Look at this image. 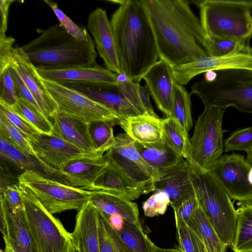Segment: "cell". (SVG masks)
I'll use <instances>...</instances> for the list:
<instances>
[{
    "label": "cell",
    "mask_w": 252,
    "mask_h": 252,
    "mask_svg": "<svg viewBox=\"0 0 252 252\" xmlns=\"http://www.w3.org/2000/svg\"><path fill=\"white\" fill-rule=\"evenodd\" d=\"M116 125L117 123L112 121H98L90 125V132L94 148L102 155L115 145L113 127Z\"/></svg>",
    "instance_id": "36"
},
{
    "label": "cell",
    "mask_w": 252,
    "mask_h": 252,
    "mask_svg": "<svg viewBox=\"0 0 252 252\" xmlns=\"http://www.w3.org/2000/svg\"><path fill=\"white\" fill-rule=\"evenodd\" d=\"M191 94L197 95L204 106L225 109L233 107L252 114V70L227 69L214 71L211 79L197 81Z\"/></svg>",
    "instance_id": "4"
},
{
    "label": "cell",
    "mask_w": 252,
    "mask_h": 252,
    "mask_svg": "<svg viewBox=\"0 0 252 252\" xmlns=\"http://www.w3.org/2000/svg\"><path fill=\"white\" fill-rule=\"evenodd\" d=\"M52 135L58 137L87 153L97 154L90 132V125L59 111L51 118Z\"/></svg>",
    "instance_id": "23"
},
{
    "label": "cell",
    "mask_w": 252,
    "mask_h": 252,
    "mask_svg": "<svg viewBox=\"0 0 252 252\" xmlns=\"http://www.w3.org/2000/svg\"><path fill=\"white\" fill-rule=\"evenodd\" d=\"M206 252H207V250H206Z\"/></svg>",
    "instance_id": "58"
},
{
    "label": "cell",
    "mask_w": 252,
    "mask_h": 252,
    "mask_svg": "<svg viewBox=\"0 0 252 252\" xmlns=\"http://www.w3.org/2000/svg\"><path fill=\"white\" fill-rule=\"evenodd\" d=\"M158 174L155 191L167 194L173 210L195 195L187 160L182 158L175 165L158 171Z\"/></svg>",
    "instance_id": "16"
},
{
    "label": "cell",
    "mask_w": 252,
    "mask_h": 252,
    "mask_svg": "<svg viewBox=\"0 0 252 252\" xmlns=\"http://www.w3.org/2000/svg\"><path fill=\"white\" fill-rule=\"evenodd\" d=\"M71 233L78 252H100L98 209L90 201L77 212Z\"/></svg>",
    "instance_id": "22"
},
{
    "label": "cell",
    "mask_w": 252,
    "mask_h": 252,
    "mask_svg": "<svg viewBox=\"0 0 252 252\" xmlns=\"http://www.w3.org/2000/svg\"><path fill=\"white\" fill-rule=\"evenodd\" d=\"M187 161L199 204L220 238L231 248L237 224L236 209L231 199L209 171Z\"/></svg>",
    "instance_id": "5"
},
{
    "label": "cell",
    "mask_w": 252,
    "mask_h": 252,
    "mask_svg": "<svg viewBox=\"0 0 252 252\" xmlns=\"http://www.w3.org/2000/svg\"><path fill=\"white\" fill-rule=\"evenodd\" d=\"M41 77L53 81H87L115 84L117 74L97 64L89 67L36 69Z\"/></svg>",
    "instance_id": "24"
},
{
    "label": "cell",
    "mask_w": 252,
    "mask_h": 252,
    "mask_svg": "<svg viewBox=\"0 0 252 252\" xmlns=\"http://www.w3.org/2000/svg\"><path fill=\"white\" fill-rule=\"evenodd\" d=\"M191 95L183 85L175 82L170 117L177 121L188 134L193 125Z\"/></svg>",
    "instance_id": "34"
},
{
    "label": "cell",
    "mask_w": 252,
    "mask_h": 252,
    "mask_svg": "<svg viewBox=\"0 0 252 252\" xmlns=\"http://www.w3.org/2000/svg\"><path fill=\"white\" fill-rule=\"evenodd\" d=\"M142 79L157 108L167 117H170L176 82L172 67L165 60L159 59L145 73Z\"/></svg>",
    "instance_id": "19"
},
{
    "label": "cell",
    "mask_w": 252,
    "mask_h": 252,
    "mask_svg": "<svg viewBox=\"0 0 252 252\" xmlns=\"http://www.w3.org/2000/svg\"><path fill=\"white\" fill-rule=\"evenodd\" d=\"M155 38L159 59L172 67L206 55V37L187 0H140Z\"/></svg>",
    "instance_id": "1"
},
{
    "label": "cell",
    "mask_w": 252,
    "mask_h": 252,
    "mask_svg": "<svg viewBox=\"0 0 252 252\" xmlns=\"http://www.w3.org/2000/svg\"><path fill=\"white\" fill-rule=\"evenodd\" d=\"M162 120L149 114L122 119L119 125L135 141L151 144L162 139Z\"/></svg>",
    "instance_id": "27"
},
{
    "label": "cell",
    "mask_w": 252,
    "mask_h": 252,
    "mask_svg": "<svg viewBox=\"0 0 252 252\" xmlns=\"http://www.w3.org/2000/svg\"><path fill=\"white\" fill-rule=\"evenodd\" d=\"M109 163L106 155L71 161L59 171L66 183L88 190L94 186Z\"/></svg>",
    "instance_id": "21"
},
{
    "label": "cell",
    "mask_w": 252,
    "mask_h": 252,
    "mask_svg": "<svg viewBox=\"0 0 252 252\" xmlns=\"http://www.w3.org/2000/svg\"><path fill=\"white\" fill-rule=\"evenodd\" d=\"M0 132L2 133L13 146L23 153L41 161L26 137L1 113H0Z\"/></svg>",
    "instance_id": "40"
},
{
    "label": "cell",
    "mask_w": 252,
    "mask_h": 252,
    "mask_svg": "<svg viewBox=\"0 0 252 252\" xmlns=\"http://www.w3.org/2000/svg\"><path fill=\"white\" fill-rule=\"evenodd\" d=\"M19 184L27 188L51 214L79 211L90 199L91 191L26 170L18 176Z\"/></svg>",
    "instance_id": "8"
},
{
    "label": "cell",
    "mask_w": 252,
    "mask_h": 252,
    "mask_svg": "<svg viewBox=\"0 0 252 252\" xmlns=\"http://www.w3.org/2000/svg\"><path fill=\"white\" fill-rule=\"evenodd\" d=\"M0 113L30 141L39 132L19 114L6 105L0 103Z\"/></svg>",
    "instance_id": "44"
},
{
    "label": "cell",
    "mask_w": 252,
    "mask_h": 252,
    "mask_svg": "<svg viewBox=\"0 0 252 252\" xmlns=\"http://www.w3.org/2000/svg\"><path fill=\"white\" fill-rule=\"evenodd\" d=\"M204 107L189 139L187 160L202 170L209 171L224 151L222 122L225 109L214 106Z\"/></svg>",
    "instance_id": "9"
},
{
    "label": "cell",
    "mask_w": 252,
    "mask_h": 252,
    "mask_svg": "<svg viewBox=\"0 0 252 252\" xmlns=\"http://www.w3.org/2000/svg\"><path fill=\"white\" fill-rule=\"evenodd\" d=\"M252 147V126L233 131L224 142V151H244Z\"/></svg>",
    "instance_id": "42"
},
{
    "label": "cell",
    "mask_w": 252,
    "mask_h": 252,
    "mask_svg": "<svg viewBox=\"0 0 252 252\" xmlns=\"http://www.w3.org/2000/svg\"><path fill=\"white\" fill-rule=\"evenodd\" d=\"M0 231L16 252H34L23 209H16L0 198Z\"/></svg>",
    "instance_id": "20"
},
{
    "label": "cell",
    "mask_w": 252,
    "mask_h": 252,
    "mask_svg": "<svg viewBox=\"0 0 252 252\" xmlns=\"http://www.w3.org/2000/svg\"><path fill=\"white\" fill-rule=\"evenodd\" d=\"M227 69L252 70V55L240 53L218 57L206 55L172 67L175 81L183 86L187 85L193 78L201 73Z\"/></svg>",
    "instance_id": "13"
},
{
    "label": "cell",
    "mask_w": 252,
    "mask_h": 252,
    "mask_svg": "<svg viewBox=\"0 0 252 252\" xmlns=\"http://www.w3.org/2000/svg\"><path fill=\"white\" fill-rule=\"evenodd\" d=\"M178 248L182 252H206L205 246L195 228L182 219L175 220Z\"/></svg>",
    "instance_id": "37"
},
{
    "label": "cell",
    "mask_w": 252,
    "mask_h": 252,
    "mask_svg": "<svg viewBox=\"0 0 252 252\" xmlns=\"http://www.w3.org/2000/svg\"><path fill=\"white\" fill-rule=\"evenodd\" d=\"M87 26L106 68L116 74L123 73L112 28L105 10L98 7L93 11L89 15Z\"/></svg>",
    "instance_id": "17"
},
{
    "label": "cell",
    "mask_w": 252,
    "mask_h": 252,
    "mask_svg": "<svg viewBox=\"0 0 252 252\" xmlns=\"http://www.w3.org/2000/svg\"><path fill=\"white\" fill-rule=\"evenodd\" d=\"M9 108L41 133L50 135L52 134L53 126L51 121L37 112L20 95L17 102Z\"/></svg>",
    "instance_id": "38"
},
{
    "label": "cell",
    "mask_w": 252,
    "mask_h": 252,
    "mask_svg": "<svg viewBox=\"0 0 252 252\" xmlns=\"http://www.w3.org/2000/svg\"><path fill=\"white\" fill-rule=\"evenodd\" d=\"M10 69L19 95L22 97L39 114L49 119L44 111L37 101L33 94L25 84L19 74L13 68L10 67Z\"/></svg>",
    "instance_id": "46"
},
{
    "label": "cell",
    "mask_w": 252,
    "mask_h": 252,
    "mask_svg": "<svg viewBox=\"0 0 252 252\" xmlns=\"http://www.w3.org/2000/svg\"><path fill=\"white\" fill-rule=\"evenodd\" d=\"M110 21L122 72L140 84L159 59L152 27L140 0H122Z\"/></svg>",
    "instance_id": "2"
},
{
    "label": "cell",
    "mask_w": 252,
    "mask_h": 252,
    "mask_svg": "<svg viewBox=\"0 0 252 252\" xmlns=\"http://www.w3.org/2000/svg\"><path fill=\"white\" fill-rule=\"evenodd\" d=\"M5 243L4 252H16L9 242L6 239H3Z\"/></svg>",
    "instance_id": "56"
},
{
    "label": "cell",
    "mask_w": 252,
    "mask_h": 252,
    "mask_svg": "<svg viewBox=\"0 0 252 252\" xmlns=\"http://www.w3.org/2000/svg\"><path fill=\"white\" fill-rule=\"evenodd\" d=\"M15 41V39L11 36L0 34V72L11 65Z\"/></svg>",
    "instance_id": "47"
},
{
    "label": "cell",
    "mask_w": 252,
    "mask_h": 252,
    "mask_svg": "<svg viewBox=\"0 0 252 252\" xmlns=\"http://www.w3.org/2000/svg\"><path fill=\"white\" fill-rule=\"evenodd\" d=\"M12 145L11 142L1 133L0 132V161L6 162L7 153Z\"/></svg>",
    "instance_id": "52"
},
{
    "label": "cell",
    "mask_w": 252,
    "mask_h": 252,
    "mask_svg": "<svg viewBox=\"0 0 252 252\" xmlns=\"http://www.w3.org/2000/svg\"><path fill=\"white\" fill-rule=\"evenodd\" d=\"M29 141L38 158L58 170L72 160L102 156L87 153L52 135L39 133Z\"/></svg>",
    "instance_id": "14"
},
{
    "label": "cell",
    "mask_w": 252,
    "mask_h": 252,
    "mask_svg": "<svg viewBox=\"0 0 252 252\" xmlns=\"http://www.w3.org/2000/svg\"><path fill=\"white\" fill-rule=\"evenodd\" d=\"M97 209L100 252H129L107 215Z\"/></svg>",
    "instance_id": "35"
},
{
    "label": "cell",
    "mask_w": 252,
    "mask_h": 252,
    "mask_svg": "<svg viewBox=\"0 0 252 252\" xmlns=\"http://www.w3.org/2000/svg\"><path fill=\"white\" fill-rule=\"evenodd\" d=\"M10 67L19 74L50 120L58 110L57 105L49 94L36 68L21 47L14 48Z\"/></svg>",
    "instance_id": "18"
},
{
    "label": "cell",
    "mask_w": 252,
    "mask_h": 252,
    "mask_svg": "<svg viewBox=\"0 0 252 252\" xmlns=\"http://www.w3.org/2000/svg\"><path fill=\"white\" fill-rule=\"evenodd\" d=\"M90 201L107 216L118 215L124 220L141 225L137 204L103 190L91 191Z\"/></svg>",
    "instance_id": "25"
},
{
    "label": "cell",
    "mask_w": 252,
    "mask_h": 252,
    "mask_svg": "<svg viewBox=\"0 0 252 252\" xmlns=\"http://www.w3.org/2000/svg\"><path fill=\"white\" fill-rule=\"evenodd\" d=\"M103 190L132 201L149 193L123 175L109 162L95 185L88 190Z\"/></svg>",
    "instance_id": "26"
},
{
    "label": "cell",
    "mask_w": 252,
    "mask_h": 252,
    "mask_svg": "<svg viewBox=\"0 0 252 252\" xmlns=\"http://www.w3.org/2000/svg\"><path fill=\"white\" fill-rule=\"evenodd\" d=\"M52 9L60 22V24L64 28L67 32L74 38L81 41L88 40L90 35L85 29H83L74 23L58 6L56 2L52 0H44Z\"/></svg>",
    "instance_id": "41"
},
{
    "label": "cell",
    "mask_w": 252,
    "mask_h": 252,
    "mask_svg": "<svg viewBox=\"0 0 252 252\" xmlns=\"http://www.w3.org/2000/svg\"><path fill=\"white\" fill-rule=\"evenodd\" d=\"M251 167L243 155L234 153L222 156L209 171L231 200L252 204V185L248 180Z\"/></svg>",
    "instance_id": "12"
},
{
    "label": "cell",
    "mask_w": 252,
    "mask_h": 252,
    "mask_svg": "<svg viewBox=\"0 0 252 252\" xmlns=\"http://www.w3.org/2000/svg\"><path fill=\"white\" fill-rule=\"evenodd\" d=\"M207 36L250 40L252 35V0L194 1Z\"/></svg>",
    "instance_id": "6"
},
{
    "label": "cell",
    "mask_w": 252,
    "mask_h": 252,
    "mask_svg": "<svg viewBox=\"0 0 252 252\" xmlns=\"http://www.w3.org/2000/svg\"><path fill=\"white\" fill-rule=\"evenodd\" d=\"M42 79L59 111L88 124L106 121L119 125L121 119L111 109L56 81Z\"/></svg>",
    "instance_id": "10"
},
{
    "label": "cell",
    "mask_w": 252,
    "mask_h": 252,
    "mask_svg": "<svg viewBox=\"0 0 252 252\" xmlns=\"http://www.w3.org/2000/svg\"><path fill=\"white\" fill-rule=\"evenodd\" d=\"M198 205V201L196 195L185 200L176 210H174L175 220L182 219L188 222Z\"/></svg>",
    "instance_id": "49"
},
{
    "label": "cell",
    "mask_w": 252,
    "mask_h": 252,
    "mask_svg": "<svg viewBox=\"0 0 252 252\" xmlns=\"http://www.w3.org/2000/svg\"><path fill=\"white\" fill-rule=\"evenodd\" d=\"M139 94L142 104L147 112L149 115L158 117L155 112L153 107L150 99V93L147 86H141L140 85L139 88Z\"/></svg>",
    "instance_id": "51"
},
{
    "label": "cell",
    "mask_w": 252,
    "mask_h": 252,
    "mask_svg": "<svg viewBox=\"0 0 252 252\" xmlns=\"http://www.w3.org/2000/svg\"><path fill=\"white\" fill-rule=\"evenodd\" d=\"M38 32V36L21 47L36 69L89 67L96 64L97 53L91 36L87 41L78 40L60 24Z\"/></svg>",
    "instance_id": "3"
},
{
    "label": "cell",
    "mask_w": 252,
    "mask_h": 252,
    "mask_svg": "<svg viewBox=\"0 0 252 252\" xmlns=\"http://www.w3.org/2000/svg\"><path fill=\"white\" fill-rule=\"evenodd\" d=\"M202 46L208 56L225 57L240 53L252 55L249 40L236 38H217L206 36Z\"/></svg>",
    "instance_id": "30"
},
{
    "label": "cell",
    "mask_w": 252,
    "mask_h": 252,
    "mask_svg": "<svg viewBox=\"0 0 252 252\" xmlns=\"http://www.w3.org/2000/svg\"><path fill=\"white\" fill-rule=\"evenodd\" d=\"M247 154L246 160L252 166V147L245 152Z\"/></svg>",
    "instance_id": "55"
},
{
    "label": "cell",
    "mask_w": 252,
    "mask_h": 252,
    "mask_svg": "<svg viewBox=\"0 0 252 252\" xmlns=\"http://www.w3.org/2000/svg\"><path fill=\"white\" fill-rule=\"evenodd\" d=\"M34 252H78L72 233L25 187L19 185Z\"/></svg>",
    "instance_id": "7"
},
{
    "label": "cell",
    "mask_w": 252,
    "mask_h": 252,
    "mask_svg": "<svg viewBox=\"0 0 252 252\" xmlns=\"http://www.w3.org/2000/svg\"><path fill=\"white\" fill-rule=\"evenodd\" d=\"M107 216L110 223L117 231H119L122 228L124 223L123 218L118 215H107Z\"/></svg>",
    "instance_id": "53"
},
{
    "label": "cell",
    "mask_w": 252,
    "mask_h": 252,
    "mask_svg": "<svg viewBox=\"0 0 252 252\" xmlns=\"http://www.w3.org/2000/svg\"><path fill=\"white\" fill-rule=\"evenodd\" d=\"M134 144L137 152L144 160L158 172L175 165L183 158L162 139L151 144L136 141L134 142Z\"/></svg>",
    "instance_id": "28"
},
{
    "label": "cell",
    "mask_w": 252,
    "mask_h": 252,
    "mask_svg": "<svg viewBox=\"0 0 252 252\" xmlns=\"http://www.w3.org/2000/svg\"><path fill=\"white\" fill-rule=\"evenodd\" d=\"M134 142L126 133L119 134L115 136L114 146L105 154L111 164L149 193L155 191L158 172L144 160L137 152Z\"/></svg>",
    "instance_id": "11"
},
{
    "label": "cell",
    "mask_w": 252,
    "mask_h": 252,
    "mask_svg": "<svg viewBox=\"0 0 252 252\" xmlns=\"http://www.w3.org/2000/svg\"><path fill=\"white\" fill-rule=\"evenodd\" d=\"M0 198L16 209H24L19 183L6 186L0 189Z\"/></svg>",
    "instance_id": "48"
},
{
    "label": "cell",
    "mask_w": 252,
    "mask_h": 252,
    "mask_svg": "<svg viewBox=\"0 0 252 252\" xmlns=\"http://www.w3.org/2000/svg\"><path fill=\"white\" fill-rule=\"evenodd\" d=\"M248 180L250 183L252 185V166H251L248 173Z\"/></svg>",
    "instance_id": "57"
},
{
    "label": "cell",
    "mask_w": 252,
    "mask_h": 252,
    "mask_svg": "<svg viewBox=\"0 0 252 252\" xmlns=\"http://www.w3.org/2000/svg\"><path fill=\"white\" fill-rule=\"evenodd\" d=\"M156 252H182L178 248L171 249H163L157 247Z\"/></svg>",
    "instance_id": "54"
},
{
    "label": "cell",
    "mask_w": 252,
    "mask_h": 252,
    "mask_svg": "<svg viewBox=\"0 0 252 252\" xmlns=\"http://www.w3.org/2000/svg\"><path fill=\"white\" fill-rule=\"evenodd\" d=\"M118 232L129 252H156L157 246L144 233L141 225L124 220Z\"/></svg>",
    "instance_id": "33"
},
{
    "label": "cell",
    "mask_w": 252,
    "mask_h": 252,
    "mask_svg": "<svg viewBox=\"0 0 252 252\" xmlns=\"http://www.w3.org/2000/svg\"><path fill=\"white\" fill-rule=\"evenodd\" d=\"M18 97L10 67L7 68L0 72V103L11 107L17 102Z\"/></svg>",
    "instance_id": "43"
},
{
    "label": "cell",
    "mask_w": 252,
    "mask_h": 252,
    "mask_svg": "<svg viewBox=\"0 0 252 252\" xmlns=\"http://www.w3.org/2000/svg\"><path fill=\"white\" fill-rule=\"evenodd\" d=\"M188 222L196 230L208 252H227V245L220 238L199 203Z\"/></svg>",
    "instance_id": "29"
},
{
    "label": "cell",
    "mask_w": 252,
    "mask_h": 252,
    "mask_svg": "<svg viewBox=\"0 0 252 252\" xmlns=\"http://www.w3.org/2000/svg\"><path fill=\"white\" fill-rule=\"evenodd\" d=\"M140 84L135 83L125 73L117 74L115 85L121 94L129 101L140 115L147 113L141 100Z\"/></svg>",
    "instance_id": "39"
},
{
    "label": "cell",
    "mask_w": 252,
    "mask_h": 252,
    "mask_svg": "<svg viewBox=\"0 0 252 252\" xmlns=\"http://www.w3.org/2000/svg\"><path fill=\"white\" fill-rule=\"evenodd\" d=\"M169 205L170 200L167 194L162 191H157L143 203L142 207L145 216L154 217L163 215Z\"/></svg>",
    "instance_id": "45"
},
{
    "label": "cell",
    "mask_w": 252,
    "mask_h": 252,
    "mask_svg": "<svg viewBox=\"0 0 252 252\" xmlns=\"http://www.w3.org/2000/svg\"><path fill=\"white\" fill-rule=\"evenodd\" d=\"M57 82L111 109L121 120L140 115L121 94L115 84L87 81Z\"/></svg>",
    "instance_id": "15"
},
{
    "label": "cell",
    "mask_w": 252,
    "mask_h": 252,
    "mask_svg": "<svg viewBox=\"0 0 252 252\" xmlns=\"http://www.w3.org/2000/svg\"><path fill=\"white\" fill-rule=\"evenodd\" d=\"M162 140L179 156L189 158V134L180 124L171 117L162 120Z\"/></svg>",
    "instance_id": "32"
},
{
    "label": "cell",
    "mask_w": 252,
    "mask_h": 252,
    "mask_svg": "<svg viewBox=\"0 0 252 252\" xmlns=\"http://www.w3.org/2000/svg\"><path fill=\"white\" fill-rule=\"evenodd\" d=\"M13 0H1L0 1V10L1 20L0 25V34H5L7 29L9 8Z\"/></svg>",
    "instance_id": "50"
},
{
    "label": "cell",
    "mask_w": 252,
    "mask_h": 252,
    "mask_svg": "<svg viewBox=\"0 0 252 252\" xmlns=\"http://www.w3.org/2000/svg\"><path fill=\"white\" fill-rule=\"evenodd\" d=\"M236 209L237 224L234 252H252V204H240Z\"/></svg>",
    "instance_id": "31"
}]
</instances>
